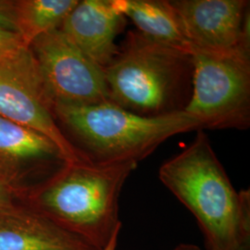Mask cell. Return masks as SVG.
<instances>
[{"label": "cell", "mask_w": 250, "mask_h": 250, "mask_svg": "<svg viewBox=\"0 0 250 250\" xmlns=\"http://www.w3.org/2000/svg\"><path fill=\"white\" fill-rule=\"evenodd\" d=\"M137 165L134 161L65 162L28 191L21 203L45 215L96 250H103L121 233L120 196Z\"/></svg>", "instance_id": "1"}, {"label": "cell", "mask_w": 250, "mask_h": 250, "mask_svg": "<svg viewBox=\"0 0 250 250\" xmlns=\"http://www.w3.org/2000/svg\"><path fill=\"white\" fill-rule=\"evenodd\" d=\"M109 100L145 117L185 111L192 91L191 54L130 31L104 68Z\"/></svg>", "instance_id": "2"}, {"label": "cell", "mask_w": 250, "mask_h": 250, "mask_svg": "<svg viewBox=\"0 0 250 250\" xmlns=\"http://www.w3.org/2000/svg\"><path fill=\"white\" fill-rule=\"evenodd\" d=\"M52 109L55 119L82 145L83 159L95 164L138 163L171 136L203 130L201 121L185 111L140 116L111 101L90 105L55 103Z\"/></svg>", "instance_id": "3"}, {"label": "cell", "mask_w": 250, "mask_h": 250, "mask_svg": "<svg viewBox=\"0 0 250 250\" xmlns=\"http://www.w3.org/2000/svg\"><path fill=\"white\" fill-rule=\"evenodd\" d=\"M161 183L196 218L208 250H232L250 190L237 192L203 132L178 155L164 162Z\"/></svg>", "instance_id": "4"}, {"label": "cell", "mask_w": 250, "mask_h": 250, "mask_svg": "<svg viewBox=\"0 0 250 250\" xmlns=\"http://www.w3.org/2000/svg\"><path fill=\"white\" fill-rule=\"evenodd\" d=\"M192 91L185 112L203 130H247L250 125V52L214 53L190 46Z\"/></svg>", "instance_id": "5"}, {"label": "cell", "mask_w": 250, "mask_h": 250, "mask_svg": "<svg viewBox=\"0 0 250 250\" xmlns=\"http://www.w3.org/2000/svg\"><path fill=\"white\" fill-rule=\"evenodd\" d=\"M29 47L53 105L110 101L104 69L82 52L61 29L36 37Z\"/></svg>", "instance_id": "6"}, {"label": "cell", "mask_w": 250, "mask_h": 250, "mask_svg": "<svg viewBox=\"0 0 250 250\" xmlns=\"http://www.w3.org/2000/svg\"><path fill=\"white\" fill-rule=\"evenodd\" d=\"M52 107L29 46L0 61V116L45 135L67 162L84 161L57 124Z\"/></svg>", "instance_id": "7"}, {"label": "cell", "mask_w": 250, "mask_h": 250, "mask_svg": "<svg viewBox=\"0 0 250 250\" xmlns=\"http://www.w3.org/2000/svg\"><path fill=\"white\" fill-rule=\"evenodd\" d=\"M190 46L214 53L250 51V1L170 0Z\"/></svg>", "instance_id": "8"}, {"label": "cell", "mask_w": 250, "mask_h": 250, "mask_svg": "<svg viewBox=\"0 0 250 250\" xmlns=\"http://www.w3.org/2000/svg\"><path fill=\"white\" fill-rule=\"evenodd\" d=\"M67 162L62 153L45 135L0 116V177L18 196L30 189L29 180L46 178Z\"/></svg>", "instance_id": "9"}, {"label": "cell", "mask_w": 250, "mask_h": 250, "mask_svg": "<svg viewBox=\"0 0 250 250\" xmlns=\"http://www.w3.org/2000/svg\"><path fill=\"white\" fill-rule=\"evenodd\" d=\"M125 19L114 0H83L78 1L60 29L82 52L104 69L119 51L115 41L125 28Z\"/></svg>", "instance_id": "10"}, {"label": "cell", "mask_w": 250, "mask_h": 250, "mask_svg": "<svg viewBox=\"0 0 250 250\" xmlns=\"http://www.w3.org/2000/svg\"><path fill=\"white\" fill-rule=\"evenodd\" d=\"M0 250H98L23 203L0 208Z\"/></svg>", "instance_id": "11"}, {"label": "cell", "mask_w": 250, "mask_h": 250, "mask_svg": "<svg viewBox=\"0 0 250 250\" xmlns=\"http://www.w3.org/2000/svg\"><path fill=\"white\" fill-rule=\"evenodd\" d=\"M114 4L144 36L190 52V44L170 0H114Z\"/></svg>", "instance_id": "12"}, {"label": "cell", "mask_w": 250, "mask_h": 250, "mask_svg": "<svg viewBox=\"0 0 250 250\" xmlns=\"http://www.w3.org/2000/svg\"><path fill=\"white\" fill-rule=\"evenodd\" d=\"M78 0H27L15 5L20 34L27 45L43 34L60 29Z\"/></svg>", "instance_id": "13"}, {"label": "cell", "mask_w": 250, "mask_h": 250, "mask_svg": "<svg viewBox=\"0 0 250 250\" xmlns=\"http://www.w3.org/2000/svg\"><path fill=\"white\" fill-rule=\"evenodd\" d=\"M29 46L21 34L0 27V61L18 53L23 47Z\"/></svg>", "instance_id": "14"}, {"label": "cell", "mask_w": 250, "mask_h": 250, "mask_svg": "<svg viewBox=\"0 0 250 250\" xmlns=\"http://www.w3.org/2000/svg\"><path fill=\"white\" fill-rule=\"evenodd\" d=\"M232 250H250V194L245 199L241 224Z\"/></svg>", "instance_id": "15"}, {"label": "cell", "mask_w": 250, "mask_h": 250, "mask_svg": "<svg viewBox=\"0 0 250 250\" xmlns=\"http://www.w3.org/2000/svg\"><path fill=\"white\" fill-rule=\"evenodd\" d=\"M0 27L20 34L15 5L0 2Z\"/></svg>", "instance_id": "16"}, {"label": "cell", "mask_w": 250, "mask_h": 250, "mask_svg": "<svg viewBox=\"0 0 250 250\" xmlns=\"http://www.w3.org/2000/svg\"><path fill=\"white\" fill-rule=\"evenodd\" d=\"M19 202L18 196L14 190L0 177V208L14 205Z\"/></svg>", "instance_id": "17"}, {"label": "cell", "mask_w": 250, "mask_h": 250, "mask_svg": "<svg viewBox=\"0 0 250 250\" xmlns=\"http://www.w3.org/2000/svg\"><path fill=\"white\" fill-rule=\"evenodd\" d=\"M173 250H201L199 247L193 244H180Z\"/></svg>", "instance_id": "18"}, {"label": "cell", "mask_w": 250, "mask_h": 250, "mask_svg": "<svg viewBox=\"0 0 250 250\" xmlns=\"http://www.w3.org/2000/svg\"><path fill=\"white\" fill-rule=\"evenodd\" d=\"M120 234H121V233L116 234V235L113 237V239L109 242V244H108L107 247L103 250H117L118 242H119V238H120Z\"/></svg>", "instance_id": "19"}]
</instances>
